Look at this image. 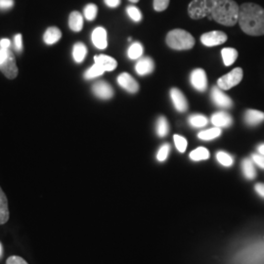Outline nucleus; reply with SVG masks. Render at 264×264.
<instances>
[{
	"instance_id": "nucleus-12",
	"label": "nucleus",
	"mask_w": 264,
	"mask_h": 264,
	"mask_svg": "<svg viewBox=\"0 0 264 264\" xmlns=\"http://www.w3.org/2000/svg\"><path fill=\"white\" fill-rule=\"evenodd\" d=\"M92 42L94 44V46L98 49L107 48L108 46V40H107V32L104 28L102 27H98L93 32H92V36H91Z\"/></svg>"
},
{
	"instance_id": "nucleus-15",
	"label": "nucleus",
	"mask_w": 264,
	"mask_h": 264,
	"mask_svg": "<svg viewBox=\"0 0 264 264\" xmlns=\"http://www.w3.org/2000/svg\"><path fill=\"white\" fill-rule=\"evenodd\" d=\"M94 63L98 66H100L105 72L114 71L118 66L117 61L115 60L113 57H110L108 55H103V54L96 55L94 57Z\"/></svg>"
},
{
	"instance_id": "nucleus-6",
	"label": "nucleus",
	"mask_w": 264,
	"mask_h": 264,
	"mask_svg": "<svg viewBox=\"0 0 264 264\" xmlns=\"http://www.w3.org/2000/svg\"><path fill=\"white\" fill-rule=\"evenodd\" d=\"M226 40H227L226 34L223 32H220V31H214V32L205 33L201 36L202 43L208 47L223 44L224 42H226Z\"/></svg>"
},
{
	"instance_id": "nucleus-28",
	"label": "nucleus",
	"mask_w": 264,
	"mask_h": 264,
	"mask_svg": "<svg viewBox=\"0 0 264 264\" xmlns=\"http://www.w3.org/2000/svg\"><path fill=\"white\" fill-rule=\"evenodd\" d=\"M216 160L221 166L226 167V168L233 166V164H234L233 156H231L228 153H226V152H223V151H219V152L216 153Z\"/></svg>"
},
{
	"instance_id": "nucleus-9",
	"label": "nucleus",
	"mask_w": 264,
	"mask_h": 264,
	"mask_svg": "<svg viewBox=\"0 0 264 264\" xmlns=\"http://www.w3.org/2000/svg\"><path fill=\"white\" fill-rule=\"evenodd\" d=\"M0 71L4 73V75L7 78L13 80V78H15L17 76V74H18V67H17L16 60H15V57H14L12 51L9 52V56L5 60V62L0 65Z\"/></svg>"
},
{
	"instance_id": "nucleus-27",
	"label": "nucleus",
	"mask_w": 264,
	"mask_h": 264,
	"mask_svg": "<svg viewBox=\"0 0 264 264\" xmlns=\"http://www.w3.org/2000/svg\"><path fill=\"white\" fill-rule=\"evenodd\" d=\"M188 122L190 123V125L195 127V128H201L204 127L207 124V119L206 117H204L203 115H199V114H195L189 117Z\"/></svg>"
},
{
	"instance_id": "nucleus-11",
	"label": "nucleus",
	"mask_w": 264,
	"mask_h": 264,
	"mask_svg": "<svg viewBox=\"0 0 264 264\" xmlns=\"http://www.w3.org/2000/svg\"><path fill=\"white\" fill-rule=\"evenodd\" d=\"M170 98H171L174 108L176 109L178 112L184 113L188 110V106H189L188 101L179 89L172 88L170 90Z\"/></svg>"
},
{
	"instance_id": "nucleus-3",
	"label": "nucleus",
	"mask_w": 264,
	"mask_h": 264,
	"mask_svg": "<svg viewBox=\"0 0 264 264\" xmlns=\"http://www.w3.org/2000/svg\"><path fill=\"white\" fill-rule=\"evenodd\" d=\"M166 40L168 46L174 50H189L195 45V38L192 35L180 29L169 32Z\"/></svg>"
},
{
	"instance_id": "nucleus-20",
	"label": "nucleus",
	"mask_w": 264,
	"mask_h": 264,
	"mask_svg": "<svg viewBox=\"0 0 264 264\" xmlns=\"http://www.w3.org/2000/svg\"><path fill=\"white\" fill-rule=\"evenodd\" d=\"M69 25L73 32H81L84 27V18L82 14L77 11L71 13L69 18Z\"/></svg>"
},
{
	"instance_id": "nucleus-42",
	"label": "nucleus",
	"mask_w": 264,
	"mask_h": 264,
	"mask_svg": "<svg viewBox=\"0 0 264 264\" xmlns=\"http://www.w3.org/2000/svg\"><path fill=\"white\" fill-rule=\"evenodd\" d=\"M104 2L108 7L111 8H116L120 6V0H104Z\"/></svg>"
},
{
	"instance_id": "nucleus-39",
	"label": "nucleus",
	"mask_w": 264,
	"mask_h": 264,
	"mask_svg": "<svg viewBox=\"0 0 264 264\" xmlns=\"http://www.w3.org/2000/svg\"><path fill=\"white\" fill-rule=\"evenodd\" d=\"M13 5H14L13 0H0V9L1 10L10 9Z\"/></svg>"
},
{
	"instance_id": "nucleus-13",
	"label": "nucleus",
	"mask_w": 264,
	"mask_h": 264,
	"mask_svg": "<svg viewBox=\"0 0 264 264\" xmlns=\"http://www.w3.org/2000/svg\"><path fill=\"white\" fill-rule=\"evenodd\" d=\"M93 93L100 99H111L114 96L113 87L106 82H97L92 86Z\"/></svg>"
},
{
	"instance_id": "nucleus-19",
	"label": "nucleus",
	"mask_w": 264,
	"mask_h": 264,
	"mask_svg": "<svg viewBox=\"0 0 264 264\" xmlns=\"http://www.w3.org/2000/svg\"><path fill=\"white\" fill-rule=\"evenodd\" d=\"M242 170L245 175V177L249 180H252L256 176V170L254 168V163L252 159H245L242 162Z\"/></svg>"
},
{
	"instance_id": "nucleus-32",
	"label": "nucleus",
	"mask_w": 264,
	"mask_h": 264,
	"mask_svg": "<svg viewBox=\"0 0 264 264\" xmlns=\"http://www.w3.org/2000/svg\"><path fill=\"white\" fill-rule=\"evenodd\" d=\"M126 13H127V15L129 16V18L131 19L132 21H134L136 23H138L142 20V14L140 12V10L135 6H132V5L131 6H128L126 8Z\"/></svg>"
},
{
	"instance_id": "nucleus-30",
	"label": "nucleus",
	"mask_w": 264,
	"mask_h": 264,
	"mask_svg": "<svg viewBox=\"0 0 264 264\" xmlns=\"http://www.w3.org/2000/svg\"><path fill=\"white\" fill-rule=\"evenodd\" d=\"M104 72H105V71H104L100 66H98L97 64L94 63V65H93L92 67H90V68L85 72V73H84V77H85L86 80H93V78H95V77L101 76Z\"/></svg>"
},
{
	"instance_id": "nucleus-21",
	"label": "nucleus",
	"mask_w": 264,
	"mask_h": 264,
	"mask_svg": "<svg viewBox=\"0 0 264 264\" xmlns=\"http://www.w3.org/2000/svg\"><path fill=\"white\" fill-rule=\"evenodd\" d=\"M61 37H62V33H61L60 30L56 27H51L45 32L43 39L46 44L52 45V44L56 43L57 41H59Z\"/></svg>"
},
{
	"instance_id": "nucleus-14",
	"label": "nucleus",
	"mask_w": 264,
	"mask_h": 264,
	"mask_svg": "<svg viewBox=\"0 0 264 264\" xmlns=\"http://www.w3.org/2000/svg\"><path fill=\"white\" fill-rule=\"evenodd\" d=\"M212 123L219 128L229 127L233 123V119L226 112H217L212 116Z\"/></svg>"
},
{
	"instance_id": "nucleus-8",
	"label": "nucleus",
	"mask_w": 264,
	"mask_h": 264,
	"mask_svg": "<svg viewBox=\"0 0 264 264\" xmlns=\"http://www.w3.org/2000/svg\"><path fill=\"white\" fill-rule=\"evenodd\" d=\"M212 100L213 102L216 104L217 107H220V108L228 109L232 107L233 105V102L231 100L230 97L227 96L223 91L222 89H220L219 87H216L215 86L212 90Z\"/></svg>"
},
{
	"instance_id": "nucleus-25",
	"label": "nucleus",
	"mask_w": 264,
	"mask_h": 264,
	"mask_svg": "<svg viewBox=\"0 0 264 264\" xmlns=\"http://www.w3.org/2000/svg\"><path fill=\"white\" fill-rule=\"evenodd\" d=\"M222 133L221 128L219 127H213V128H209V129H206V130H203V131L199 132L198 134V137L201 139V140H204V141H210V140H214L217 137H219Z\"/></svg>"
},
{
	"instance_id": "nucleus-5",
	"label": "nucleus",
	"mask_w": 264,
	"mask_h": 264,
	"mask_svg": "<svg viewBox=\"0 0 264 264\" xmlns=\"http://www.w3.org/2000/svg\"><path fill=\"white\" fill-rule=\"evenodd\" d=\"M243 70L241 68H236L231 72L224 74L217 81V85L222 90H229L232 87L240 84L243 80Z\"/></svg>"
},
{
	"instance_id": "nucleus-40",
	"label": "nucleus",
	"mask_w": 264,
	"mask_h": 264,
	"mask_svg": "<svg viewBox=\"0 0 264 264\" xmlns=\"http://www.w3.org/2000/svg\"><path fill=\"white\" fill-rule=\"evenodd\" d=\"M9 49H0V65L3 64L9 56Z\"/></svg>"
},
{
	"instance_id": "nucleus-41",
	"label": "nucleus",
	"mask_w": 264,
	"mask_h": 264,
	"mask_svg": "<svg viewBox=\"0 0 264 264\" xmlns=\"http://www.w3.org/2000/svg\"><path fill=\"white\" fill-rule=\"evenodd\" d=\"M254 190L260 197L264 198V184L263 183H257L254 186Z\"/></svg>"
},
{
	"instance_id": "nucleus-18",
	"label": "nucleus",
	"mask_w": 264,
	"mask_h": 264,
	"mask_svg": "<svg viewBox=\"0 0 264 264\" xmlns=\"http://www.w3.org/2000/svg\"><path fill=\"white\" fill-rule=\"evenodd\" d=\"M9 209H8V200L0 187V225L5 224L9 220Z\"/></svg>"
},
{
	"instance_id": "nucleus-4",
	"label": "nucleus",
	"mask_w": 264,
	"mask_h": 264,
	"mask_svg": "<svg viewBox=\"0 0 264 264\" xmlns=\"http://www.w3.org/2000/svg\"><path fill=\"white\" fill-rule=\"evenodd\" d=\"M215 6V0H192L188 6V14L193 20L209 17Z\"/></svg>"
},
{
	"instance_id": "nucleus-37",
	"label": "nucleus",
	"mask_w": 264,
	"mask_h": 264,
	"mask_svg": "<svg viewBox=\"0 0 264 264\" xmlns=\"http://www.w3.org/2000/svg\"><path fill=\"white\" fill-rule=\"evenodd\" d=\"M252 162L260 168L264 169V156L260 154H253L252 156Z\"/></svg>"
},
{
	"instance_id": "nucleus-38",
	"label": "nucleus",
	"mask_w": 264,
	"mask_h": 264,
	"mask_svg": "<svg viewBox=\"0 0 264 264\" xmlns=\"http://www.w3.org/2000/svg\"><path fill=\"white\" fill-rule=\"evenodd\" d=\"M14 43H15V48L18 52H21L23 49V38H22V35H17L15 36L14 38Z\"/></svg>"
},
{
	"instance_id": "nucleus-34",
	"label": "nucleus",
	"mask_w": 264,
	"mask_h": 264,
	"mask_svg": "<svg viewBox=\"0 0 264 264\" xmlns=\"http://www.w3.org/2000/svg\"><path fill=\"white\" fill-rule=\"evenodd\" d=\"M169 152H170V145L169 144H164L160 150L157 151L156 153V160L159 162H165L167 159H168V155H169Z\"/></svg>"
},
{
	"instance_id": "nucleus-35",
	"label": "nucleus",
	"mask_w": 264,
	"mask_h": 264,
	"mask_svg": "<svg viewBox=\"0 0 264 264\" xmlns=\"http://www.w3.org/2000/svg\"><path fill=\"white\" fill-rule=\"evenodd\" d=\"M169 0H154L153 6L156 12H163L168 7Z\"/></svg>"
},
{
	"instance_id": "nucleus-23",
	"label": "nucleus",
	"mask_w": 264,
	"mask_h": 264,
	"mask_svg": "<svg viewBox=\"0 0 264 264\" xmlns=\"http://www.w3.org/2000/svg\"><path fill=\"white\" fill-rule=\"evenodd\" d=\"M222 60L225 66H231L238 58V51L234 48H223L221 50Z\"/></svg>"
},
{
	"instance_id": "nucleus-17",
	"label": "nucleus",
	"mask_w": 264,
	"mask_h": 264,
	"mask_svg": "<svg viewBox=\"0 0 264 264\" xmlns=\"http://www.w3.org/2000/svg\"><path fill=\"white\" fill-rule=\"evenodd\" d=\"M244 119L248 125H258L264 121V113L257 110H247Z\"/></svg>"
},
{
	"instance_id": "nucleus-44",
	"label": "nucleus",
	"mask_w": 264,
	"mask_h": 264,
	"mask_svg": "<svg viewBox=\"0 0 264 264\" xmlns=\"http://www.w3.org/2000/svg\"><path fill=\"white\" fill-rule=\"evenodd\" d=\"M257 152H258V154L264 156V144H260L257 147Z\"/></svg>"
},
{
	"instance_id": "nucleus-22",
	"label": "nucleus",
	"mask_w": 264,
	"mask_h": 264,
	"mask_svg": "<svg viewBox=\"0 0 264 264\" xmlns=\"http://www.w3.org/2000/svg\"><path fill=\"white\" fill-rule=\"evenodd\" d=\"M86 55H87V47L84 45L83 42H77L73 45L72 57H73V60L75 61L76 63L84 62Z\"/></svg>"
},
{
	"instance_id": "nucleus-29",
	"label": "nucleus",
	"mask_w": 264,
	"mask_h": 264,
	"mask_svg": "<svg viewBox=\"0 0 264 264\" xmlns=\"http://www.w3.org/2000/svg\"><path fill=\"white\" fill-rule=\"evenodd\" d=\"M169 126L168 120L165 117H160L156 121V131L160 137H165L168 135Z\"/></svg>"
},
{
	"instance_id": "nucleus-33",
	"label": "nucleus",
	"mask_w": 264,
	"mask_h": 264,
	"mask_svg": "<svg viewBox=\"0 0 264 264\" xmlns=\"http://www.w3.org/2000/svg\"><path fill=\"white\" fill-rule=\"evenodd\" d=\"M173 139H174V144H175L176 149L180 153H184L186 151V149H187V140L183 136L177 135V134H175L173 136Z\"/></svg>"
},
{
	"instance_id": "nucleus-16",
	"label": "nucleus",
	"mask_w": 264,
	"mask_h": 264,
	"mask_svg": "<svg viewBox=\"0 0 264 264\" xmlns=\"http://www.w3.org/2000/svg\"><path fill=\"white\" fill-rule=\"evenodd\" d=\"M154 68H155L154 61L149 57H144L142 59H139L136 63L135 72L139 75H147L154 71Z\"/></svg>"
},
{
	"instance_id": "nucleus-46",
	"label": "nucleus",
	"mask_w": 264,
	"mask_h": 264,
	"mask_svg": "<svg viewBox=\"0 0 264 264\" xmlns=\"http://www.w3.org/2000/svg\"><path fill=\"white\" fill-rule=\"evenodd\" d=\"M0 254H1V245H0Z\"/></svg>"
},
{
	"instance_id": "nucleus-26",
	"label": "nucleus",
	"mask_w": 264,
	"mask_h": 264,
	"mask_svg": "<svg viewBox=\"0 0 264 264\" xmlns=\"http://www.w3.org/2000/svg\"><path fill=\"white\" fill-rule=\"evenodd\" d=\"M190 159L194 162H200V161H204L207 160L209 157V152L206 148L204 147H199L197 149H195L190 153Z\"/></svg>"
},
{
	"instance_id": "nucleus-45",
	"label": "nucleus",
	"mask_w": 264,
	"mask_h": 264,
	"mask_svg": "<svg viewBox=\"0 0 264 264\" xmlns=\"http://www.w3.org/2000/svg\"><path fill=\"white\" fill-rule=\"evenodd\" d=\"M130 2H132V3H137L139 0H129Z\"/></svg>"
},
{
	"instance_id": "nucleus-7",
	"label": "nucleus",
	"mask_w": 264,
	"mask_h": 264,
	"mask_svg": "<svg viewBox=\"0 0 264 264\" xmlns=\"http://www.w3.org/2000/svg\"><path fill=\"white\" fill-rule=\"evenodd\" d=\"M190 83L196 90L201 92L204 91L207 87V78H206V73L204 70L203 69L194 70L190 75Z\"/></svg>"
},
{
	"instance_id": "nucleus-36",
	"label": "nucleus",
	"mask_w": 264,
	"mask_h": 264,
	"mask_svg": "<svg viewBox=\"0 0 264 264\" xmlns=\"http://www.w3.org/2000/svg\"><path fill=\"white\" fill-rule=\"evenodd\" d=\"M6 264H29L23 257L18 256V255H12L9 256L6 260Z\"/></svg>"
},
{
	"instance_id": "nucleus-2",
	"label": "nucleus",
	"mask_w": 264,
	"mask_h": 264,
	"mask_svg": "<svg viewBox=\"0 0 264 264\" xmlns=\"http://www.w3.org/2000/svg\"><path fill=\"white\" fill-rule=\"evenodd\" d=\"M240 6L234 0H215L213 12L208 17L216 23L233 27L238 23Z\"/></svg>"
},
{
	"instance_id": "nucleus-43",
	"label": "nucleus",
	"mask_w": 264,
	"mask_h": 264,
	"mask_svg": "<svg viewBox=\"0 0 264 264\" xmlns=\"http://www.w3.org/2000/svg\"><path fill=\"white\" fill-rule=\"evenodd\" d=\"M10 40L7 38H3L0 40V48L1 49H8L10 47Z\"/></svg>"
},
{
	"instance_id": "nucleus-10",
	"label": "nucleus",
	"mask_w": 264,
	"mask_h": 264,
	"mask_svg": "<svg viewBox=\"0 0 264 264\" xmlns=\"http://www.w3.org/2000/svg\"><path fill=\"white\" fill-rule=\"evenodd\" d=\"M118 84L129 93H136L139 90V84L127 72H122L118 76Z\"/></svg>"
},
{
	"instance_id": "nucleus-1",
	"label": "nucleus",
	"mask_w": 264,
	"mask_h": 264,
	"mask_svg": "<svg viewBox=\"0 0 264 264\" xmlns=\"http://www.w3.org/2000/svg\"><path fill=\"white\" fill-rule=\"evenodd\" d=\"M238 23L241 30L249 36H264V9L254 3L240 6Z\"/></svg>"
},
{
	"instance_id": "nucleus-31",
	"label": "nucleus",
	"mask_w": 264,
	"mask_h": 264,
	"mask_svg": "<svg viewBox=\"0 0 264 264\" xmlns=\"http://www.w3.org/2000/svg\"><path fill=\"white\" fill-rule=\"evenodd\" d=\"M97 12H98V8L96 5L90 3L86 5L84 8V17L88 21H93L96 18Z\"/></svg>"
},
{
	"instance_id": "nucleus-24",
	"label": "nucleus",
	"mask_w": 264,
	"mask_h": 264,
	"mask_svg": "<svg viewBox=\"0 0 264 264\" xmlns=\"http://www.w3.org/2000/svg\"><path fill=\"white\" fill-rule=\"evenodd\" d=\"M144 52L143 45L140 42H133L127 50V56L130 60H137L142 57Z\"/></svg>"
}]
</instances>
